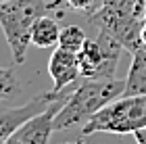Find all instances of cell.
I'll return each mask as SVG.
<instances>
[{
    "label": "cell",
    "instance_id": "8992f818",
    "mask_svg": "<svg viewBox=\"0 0 146 144\" xmlns=\"http://www.w3.org/2000/svg\"><path fill=\"white\" fill-rule=\"evenodd\" d=\"M69 92H71V88L63 90V92H52V90H48V92H42V94L34 96L25 104H19V107H11L6 111H0V144H4L27 119L36 117L38 113H42V111L48 109L56 98H61V96L69 94Z\"/></svg>",
    "mask_w": 146,
    "mask_h": 144
},
{
    "label": "cell",
    "instance_id": "277c9868",
    "mask_svg": "<svg viewBox=\"0 0 146 144\" xmlns=\"http://www.w3.org/2000/svg\"><path fill=\"white\" fill-rule=\"evenodd\" d=\"M146 127V94L119 96L84 123V136L92 134H134Z\"/></svg>",
    "mask_w": 146,
    "mask_h": 144
},
{
    "label": "cell",
    "instance_id": "9c48e42d",
    "mask_svg": "<svg viewBox=\"0 0 146 144\" xmlns=\"http://www.w3.org/2000/svg\"><path fill=\"white\" fill-rule=\"evenodd\" d=\"M146 94V44H140L131 52V65L125 77V92L123 96Z\"/></svg>",
    "mask_w": 146,
    "mask_h": 144
},
{
    "label": "cell",
    "instance_id": "9a60e30c",
    "mask_svg": "<svg viewBox=\"0 0 146 144\" xmlns=\"http://www.w3.org/2000/svg\"><path fill=\"white\" fill-rule=\"evenodd\" d=\"M140 40H142V44H146V23L142 25V31H140Z\"/></svg>",
    "mask_w": 146,
    "mask_h": 144
},
{
    "label": "cell",
    "instance_id": "3957f363",
    "mask_svg": "<svg viewBox=\"0 0 146 144\" xmlns=\"http://www.w3.org/2000/svg\"><path fill=\"white\" fill-rule=\"evenodd\" d=\"M48 0H9L0 4V27L11 48L15 67L25 63L31 46V27L42 15H48Z\"/></svg>",
    "mask_w": 146,
    "mask_h": 144
},
{
    "label": "cell",
    "instance_id": "6da1fadb",
    "mask_svg": "<svg viewBox=\"0 0 146 144\" xmlns=\"http://www.w3.org/2000/svg\"><path fill=\"white\" fill-rule=\"evenodd\" d=\"M125 92V80H86L77 88L71 90L67 102L54 117V132L69 129L77 123H86L94 113H98L109 102L117 100Z\"/></svg>",
    "mask_w": 146,
    "mask_h": 144
},
{
    "label": "cell",
    "instance_id": "e0dca14e",
    "mask_svg": "<svg viewBox=\"0 0 146 144\" xmlns=\"http://www.w3.org/2000/svg\"><path fill=\"white\" fill-rule=\"evenodd\" d=\"M4 144H21V142H15V140H11V138H9V140H6Z\"/></svg>",
    "mask_w": 146,
    "mask_h": 144
},
{
    "label": "cell",
    "instance_id": "8fae6325",
    "mask_svg": "<svg viewBox=\"0 0 146 144\" xmlns=\"http://www.w3.org/2000/svg\"><path fill=\"white\" fill-rule=\"evenodd\" d=\"M104 4V0H50L48 2V9L50 11H73V13H79V15H86V17H92L96 11H100V6Z\"/></svg>",
    "mask_w": 146,
    "mask_h": 144
},
{
    "label": "cell",
    "instance_id": "ba28073f",
    "mask_svg": "<svg viewBox=\"0 0 146 144\" xmlns=\"http://www.w3.org/2000/svg\"><path fill=\"white\" fill-rule=\"evenodd\" d=\"M48 73L52 77V92H63L71 88L73 82L79 77L77 54L56 46L48 61Z\"/></svg>",
    "mask_w": 146,
    "mask_h": 144
},
{
    "label": "cell",
    "instance_id": "4fadbf2b",
    "mask_svg": "<svg viewBox=\"0 0 146 144\" xmlns=\"http://www.w3.org/2000/svg\"><path fill=\"white\" fill-rule=\"evenodd\" d=\"M21 94V84L13 69L0 67V104L11 102Z\"/></svg>",
    "mask_w": 146,
    "mask_h": 144
},
{
    "label": "cell",
    "instance_id": "5b68a950",
    "mask_svg": "<svg viewBox=\"0 0 146 144\" xmlns=\"http://www.w3.org/2000/svg\"><path fill=\"white\" fill-rule=\"evenodd\" d=\"M125 48L107 31L98 29L96 40H86L77 52L79 75L86 80H111L117 77V65Z\"/></svg>",
    "mask_w": 146,
    "mask_h": 144
},
{
    "label": "cell",
    "instance_id": "7a4b0ae2",
    "mask_svg": "<svg viewBox=\"0 0 146 144\" xmlns=\"http://www.w3.org/2000/svg\"><path fill=\"white\" fill-rule=\"evenodd\" d=\"M90 23L134 52L142 44L140 31L146 23V0H104L100 11L90 17Z\"/></svg>",
    "mask_w": 146,
    "mask_h": 144
},
{
    "label": "cell",
    "instance_id": "5bb4252c",
    "mask_svg": "<svg viewBox=\"0 0 146 144\" xmlns=\"http://www.w3.org/2000/svg\"><path fill=\"white\" fill-rule=\"evenodd\" d=\"M134 140H136L138 144H146V127L136 129V132H134Z\"/></svg>",
    "mask_w": 146,
    "mask_h": 144
},
{
    "label": "cell",
    "instance_id": "30bf717a",
    "mask_svg": "<svg viewBox=\"0 0 146 144\" xmlns=\"http://www.w3.org/2000/svg\"><path fill=\"white\" fill-rule=\"evenodd\" d=\"M58 36H61V25H58L56 17H50V13L42 15L31 27V44L36 48H44V50L56 48Z\"/></svg>",
    "mask_w": 146,
    "mask_h": 144
},
{
    "label": "cell",
    "instance_id": "ac0fdd59",
    "mask_svg": "<svg viewBox=\"0 0 146 144\" xmlns=\"http://www.w3.org/2000/svg\"><path fill=\"white\" fill-rule=\"evenodd\" d=\"M2 2H9V0H0V4H2Z\"/></svg>",
    "mask_w": 146,
    "mask_h": 144
},
{
    "label": "cell",
    "instance_id": "2e32d148",
    "mask_svg": "<svg viewBox=\"0 0 146 144\" xmlns=\"http://www.w3.org/2000/svg\"><path fill=\"white\" fill-rule=\"evenodd\" d=\"M65 144H84V138H79V140H73V142H65Z\"/></svg>",
    "mask_w": 146,
    "mask_h": 144
},
{
    "label": "cell",
    "instance_id": "52a82bcc",
    "mask_svg": "<svg viewBox=\"0 0 146 144\" xmlns=\"http://www.w3.org/2000/svg\"><path fill=\"white\" fill-rule=\"evenodd\" d=\"M69 94L56 98L48 109H44L42 113H38L36 117L27 119L15 134L11 136V140L21 142V144H48L50 142V136L54 134V125H52V123H54V117H56L58 111H61V107L67 102Z\"/></svg>",
    "mask_w": 146,
    "mask_h": 144
},
{
    "label": "cell",
    "instance_id": "7c38bea8",
    "mask_svg": "<svg viewBox=\"0 0 146 144\" xmlns=\"http://www.w3.org/2000/svg\"><path fill=\"white\" fill-rule=\"evenodd\" d=\"M86 34L79 25H65L61 27V36H58V48H65L69 52H77L82 50V46L86 44Z\"/></svg>",
    "mask_w": 146,
    "mask_h": 144
}]
</instances>
